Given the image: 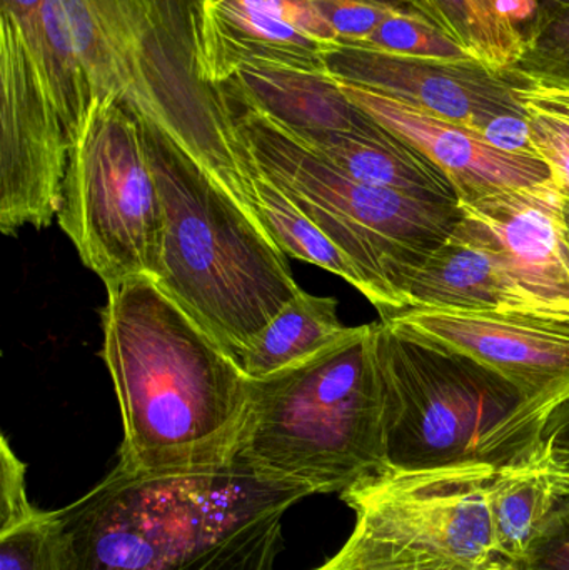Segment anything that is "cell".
Segmentation results:
<instances>
[{"label": "cell", "mask_w": 569, "mask_h": 570, "mask_svg": "<svg viewBox=\"0 0 569 570\" xmlns=\"http://www.w3.org/2000/svg\"><path fill=\"white\" fill-rule=\"evenodd\" d=\"M102 358L122 415L119 468L179 474L236 459L253 379L156 281L107 288Z\"/></svg>", "instance_id": "1"}, {"label": "cell", "mask_w": 569, "mask_h": 570, "mask_svg": "<svg viewBox=\"0 0 569 570\" xmlns=\"http://www.w3.org/2000/svg\"><path fill=\"white\" fill-rule=\"evenodd\" d=\"M310 495L237 461L179 474L116 465L56 512L76 570H274L284 515Z\"/></svg>", "instance_id": "2"}, {"label": "cell", "mask_w": 569, "mask_h": 570, "mask_svg": "<svg viewBox=\"0 0 569 570\" xmlns=\"http://www.w3.org/2000/svg\"><path fill=\"white\" fill-rule=\"evenodd\" d=\"M60 2L94 102L117 100L156 127L266 230L233 107L197 69L200 0Z\"/></svg>", "instance_id": "3"}, {"label": "cell", "mask_w": 569, "mask_h": 570, "mask_svg": "<svg viewBox=\"0 0 569 570\" xmlns=\"http://www.w3.org/2000/svg\"><path fill=\"white\" fill-rule=\"evenodd\" d=\"M140 122L164 209L154 281L241 361L303 288L286 254L220 184Z\"/></svg>", "instance_id": "4"}, {"label": "cell", "mask_w": 569, "mask_h": 570, "mask_svg": "<svg viewBox=\"0 0 569 570\" xmlns=\"http://www.w3.org/2000/svg\"><path fill=\"white\" fill-rule=\"evenodd\" d=\"M234 461L313 494L343 492L386 468L376 324L307 361L253 379Z\"/></svg>", "instance_id": "5"}, {"label": "cell", "mask_w": 569, "mask_h": 570, "mask_svg": "<svg viewBox=\"0 0 569 570\" xmlns=\"http://www.w3.org/2000/svg\"><path fill=\"white\" fill-rule=\"evenodd\" d=\"M376 354L386 468L500 469L543 444L547 424L481 362L384 321L376 324Z\"/></svg>", "instance_id": "6"}, {"label": "cell", "mask_w": 569, "mask_h": 570, "mask_svg": "<svg viewBox=\"0 0 569 570\" xmlns=\"http://www.w3.org/2000/svg\"><path fill=\"white\" fill-rule=\"evenodd\" d=\"M230 107L237 139L254 166L370 277L386 304L381 318L408 308L406 285L460 223V203H431L367 186L264 114Z\"/></svg>", "instance_id": "7"}, {"label": "cell", "mask_w": 569, "mask_h": 570, "mask_svg": "<svg viewBox=\"0 0 569 570\" xmlns=\"http://www.w3.org/2000/svg\"><path fill=\"white\" fill-rule=\"evenodd\" d=\"M57 220L106 287L156 279L164 209L139 117L117 100L90 107L70 150Z\"/></svg>", "instance_id": "8"}, {"label": "cell", "mask_w": 569, "mask_h": 570, "mask_svg": "<svg viewBox=\"0 0 569 570\" xmlns=\"http://www.w3.org/2000/svg\"><path fill=\"white\" fill-rule=\"evenodd\" d=\"M70 150L47 80L42 13L20 20L0 12V230L6 236L52 223Z\"/></svg>", "instance_id": "9"}, {"label": "cell", "mask_w": 569, "mask_h": 570, "mask_svg": "<svg viewBox=\"0 0 569 570\" xmlns=\"http://www.w3.org/2000/svg\"><path fill=\"white\" fill-rule=\"evenodd\" d=\"M490 465L396 471L384 468L341 492L356 524L477 570H511L494 548Z\"/></svg>", "instance_id": "10"}, {"label": "cell", "mask_w": 569, "mask_h": 570, "mask_svg": "<svg viewBox=\"0 0 569 570\" xmlns=\"http://www.w3.org/2000/svg\"><path fill=\"white\" fill-rule=\"evenodd\" d=\"M381 321L493 368L547 425L569 402L567 318L411 307Z\"/></svg>", "instance_id": "11"}, {"label": "cell", "mask_w": 569, "mask_h": 570, "mask_svg": "<svg viewBox=\"0 0 569 570\" xmlns=\"http://www.w3.org/2000/svg\"><path fill=\"white\" fill-rule=\"evenodd\" d=\"M337 47L314 0H200L197 69L216 89L246 69L331 73Z\"/></svg>", "instance_id": "12"}, {"label": "cell", "mask_w": 569, "mask_h": 570, "mask_svg": "<svg viewBox=\"0 0 569 570\" xmlns=\"http://www.w3.org/2000/svg\"><path fill=\"white\" fill-rule=\"evenodd\" d=\"M327 66L337 79L386 94L480 134L497 117L523 112L517 94L523 79L474 57L423 59L341 46L327 57Z\"/></svg>", "instance_id": "13"}, {"label": "cell", "mask_w": 569, "mask_h": 570, "mask_svg": "<svg viewBox=\"0 0 569 570\" xmlns=\"http://www.w3.org/2000/svg\"><path fill=\"white\" fill-rule=\"evenodd\" d=\"M460 207L534 314L569 321V240L555 180Z\"/></svg>", "instance_id": "14"}, {"label": "cell", "mask_w": 569, "mask_h": 570, "mask_svg": "<svg viewBox=\"0 0 569 570\" xmlns=\"http://www.w3.org/2000/svg\"><path fill=\"white\" fill-rule=\"evenodd\" d=\"M334 79L354 106L430 159L453 184L460 200L553 180L550 167L540 157L504 153L470 127L441 119L386 94Z\"/></svg>", "instance_id": "15"}, {"label": "cell", "mask_w": 569, "mask_h": 570, "mask_svg": "<svg viewBox=\"0 0 569 570\" xmlns=\"http://www.w3.org/2000/svg\"><path fill=\"white\" fill-rule=\"evenodd\" d=\"M220 89L230 104L264 114L300 139L366 134L376 127L344 96L330 72L246 69Z\"/></svg>", "instance_id": "16"}, {"label": "cell", "mask_w": 569, "mask_h": 570, "mask_svg": "<svg viewBox=\"0 0 569 570\" xmlns=\"http://www.w3.org/2000/svg\"><path fill=\"white\" fill-rule=\"evenodd\" d=\"M404 295L408 308L534 314L464 216L411 277Z\"/></svg>", "instance_id": "17"}, {"label": "cell", "mask_w": 569, "mask_h": 570, "mask_svg": "<svg viewBox=\"0 0 569 570\" xmlns=\"http://www.w3.org/2000/svg\"><path fill=\"white\" fill-rule=\"evenodd\" d=\"M568 474L569 465L558 461L545 441L531 454L494 471L488 485L494 548L511 570L550 518Z\"/></svg>", "instance_id": "18"}, {"label": "cell", "mask_w": 569, "mask_h": 570, "mask_svg": "<svg viewBox=\"0 0 569 570\" xmlns=\"http://www.w3.org/2000/svg\"><path fill=\"white\" fill-rule=\"evenodd\" d=\"M300 140L367 186L431 203H460L453 184L430 159L380 124L366 134H334Z\"/></svg>", "instance_id": "19"}, {"label": "cell", "mask_w": 569, "mask_h": 570, "mask_svg": "<svg viewBox=\"0 0 569 570\" xmlns=\"http://www.w3.org/2000/svg\"><path fill=\"white\" fill-rule=\"evenodd\" d=\"M241 154L259 199L261 220L276 246L286 256L343 277L346 283L357 288L383 317L386 314V304L370 277L301 207L296 206L286 193L254 166L243 144Z\"/></svg>", "instance_id": "20"}, {"label": "cell", "mask_w": 569, "mask_h": 570, "mask_svg": "<svg viewBox=\"0 0 569 570\" xmlns=\"http://www.w3.org/2000/svg\"><path fill=\"white\" fill-rule=\"evenodd\" d=\"M351 331L353 327L340 321L336 298L301 291L267 325L239 364L251 379L269 377L320 354Z\"/></svg>", "instance_id": "21"}, {"label": "cell", "mask_w": 569, "mask_h": 570, "mask_svg": "<svg viewBox=\"0 0 569 570\" xmlns=\"http://www.w3.org/2000/svg\"><path fill=\"white\" fill-rule=\"evenodd\" d=\"M517 94L534 153L550 167L555 184L569 194V87L523 79Z\"/></svg>", "instance_id": "22"}, {"label": "cell", "mask_w": 569, "mask_h": 570, "mask_svg": "<svg viewBox=\"0 0 569 570\" xmlns=\"http://www.w3.org/2000/svg\"><path fill=\"white\" fill-rule=\"evenodd\" d=\"M523 46L510 72L524 80L569 87V2L538 0L520 29Z\"/></svg>", "instance_id": "23"}, {"label": "cell", "mask_w": 569, "mask_h": 570, "mask_svg": "<svg viewBox=\"0 0 569 570\" xmlns=\"http://www.w3.org/2000/svg\"><path fill=\"white\" fill-rule=\"evenodd\" d=\"M314 570H477L356 524L333 559Z\"/></svg>", "instance_id": "24"}, {"label": "cell", "mask_w": 569, "mask_h": 570, "mask_svg": "<svg viewBox=\"0 0 569 570\" xmlns=\"http://www.w3.org/2000/svg\"><path fill=\"white\" fill-rule=\"evenodd\" d=\"M0 570H76L57 512H42L0 534Z\"/></svg>", "instance_id": "25"}, {"label": "cell", "mask_w": 569, "mask_h": 570, "mask_svg": "<svg viewBox=\"0 0 569 570\" xmlns=\"http://www.w3.org/2000/svg\"><path fill=\"white\" fill-rule=\"evenodd\" d=\"M354 47L423 59L463 60L473 57L453 37L413 7H403L384 19L363 43Z\"/></svg>", "instance_id": "26"}, {"label": "cell", "mask_w": 569, "mask_h": 570, "mask_svg": "<svg viewBox=\"0 0 569 570\" xmlns=\"http://www.w3.org/2000/svg\"><path fill=\"white\" fill-rule=\"evenodd\" d=\"M341 46H360L381 22L403 9L391 0H314Z\"/></svg>", "instance_id": "27"}, {"label": "cell", "mask_w": 569, "mask_h": 570, "mask_svg": "<svg viewBox=\"0 0 569 570\" xmlns=\"http://www.w3.org/2000/svg\"><path fill=\"white\" fill-rule=\"evenodd\" d=\"M480 32V60L498 70H510L521 53L520 29L501 12L500 0H470Z\"/></svg>", "instance_id": "28"}, {"label": "cell", "mask_w": 569, "mask_h": 570, "mask_svg": "<svg viewBox=\"0 0 569 570\" xmlns=\"http://www.w3.org/2000/svg\"><path fill=\"white\" fill-rule=\"evenodd\" d=\"M513 570H569V474L550 518Z\"/></svg>", "instance_id": "29"}, {"label": "cell", "mask_w": 569, "mask_h": 570, "mask_svg": "<svg viewBox=\"0 0 569 570\" xmlns=\"http://www.w3.org/2000/svg\"><path fill=\"white\" fill-rule=\"evenodd\" d=\"M27 468L10 448L6 435L0 438V534L19 528L39 514L27 498Z\"/></svg>", "instance_id": "30"}, {"label": "cell", "mask_w": 569, "mask_h": 570, "mask_svg": "<svg viewBox=\"0 0 569 570\" xmlns=\"http://www.w3.org/2000/svg\"><path fill=\"white\" fill-rule=\"evenodd\" d=\"M421 12L480 60L481 42L470 0H416ZM481 62V60H480Z\"/></svg>", "instance_id": "31"}, {"label": "cell", "mask_w": 569, "mask_h": 570, "mask_svg": "<svg viewBox=\"0 0 569 570\" xmlns=\"http://www.w3.org/2000/svg\"><path fill=\"white\" fill-rule=\"evenodd\" d=\"M481 136L498 149L511 154H524V156H537L533 142H531L530 127L527 116L523 112L508 114L497 117L484 127ZM538 157V156H537Z\"/></svg>", "instance_id": "32"}, {"label": "cell", "mask_w": 569, "mask_h": 570, "mask_svg": "<svg viewBox=\"0 0 569 570\" xmlns=\"http://www.w3.org/2000/svg\"><path fill=\"white\" fill-rule=\"evenodd\" d=\"M543 441L550 445L558 461L569 465V402L555 412L545 429Z\"/></svg>", "instance_id": "33"}, {"label": "cell", "mask_w": 569, "mask_h": 570, "mask_svg": "<svg viewBox=\"0 0 569 570\" xmlns=\"http://www.w3.org/2000/svg\"><path fill=\"white\" fill-rule=\"evenodd\" d=\"M561 213H563L565 229L569 240V194L561 190Z\"/></svg>", "instance_id": "34"}, {"label": "cell", "mask_w": 569, "mask_h": 570, "mask_svg": "<svg viewBox=\"0 0 569 570\" xmlns=\"http://www.w3.org/2000/svg\"><path fill=\"white\" fill-rule=\"evenodd\" d=\"M391 2L403 3V6H410V7H413V9L420 10V6H418L416 0H391ZM420 12H421V10H420ZM421 13H423V12H421Z\"/></svg>", "instance_id": "35"}, {"label": "cell", "mask_w": 569, "mask_h": 570, "mask_svg": "<svg viewBox=\"0 0 569 570\" xmlns=\"http://www.w3.org/2000/svg\"><path fill=\"white\" fill-rule=\"evenodd\" d=\"M547 2L567 3L569 0H547Z\"/></svg>", "instance_id": "36"}]
</instances>
